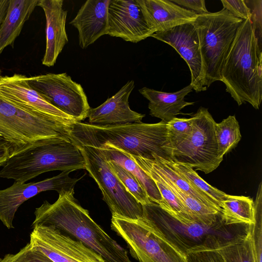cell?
Returning <instances> with one entry per match:
<instances>
[{
	"label": "cell",
	"mask_w": 262,
	"mask_h": 262,
	"mask_svg": "<svg viewBox=\"0 0 262 262\" xmlns=\"http://www.w3.org/2000/svg\"><path fill=\"white\" fill-rule=\"evenodd\" d=\"M142 206V219L158 234L186 256L195 251L218 250L250 233V225H227L222 216L207 224L165 210L150 202Z\"/></svg>",
	"instance_id": "cell-1"
},
{
	"label": "cell",
	"mask_w": 262,
	"mask_h": 262,
	"mask_svg": "<svg viewBox=\"0 0 262 262\" xmlns=\"http://www.w3.org/2000/svg\"><path fill=\"white\" fill-rule=\"evenodd\" d=\"M74 194H59L53 204L44 201L35 210L32 227H53L82 242L105 262H133L127 251L92 219L89 211L76 202Z\"/></svg>",
	"instance_id": "cell-2"
},
{
	"label": "cell",
	"mask_w": 262,
	"mask_h": 262,
	"mask_svg": "<svg viewBox=\"0 0 262 262\" xmlns=\"http://www.w3.org/2000/svg\"><path fill=\"white\" fill-rule=\"evenodd\" d=\"M70 138L76 144L100 147L108 145L132 155L154 159L156 155L172 160V148L167 140V123L142 122L98 126L75 122Z\"/></svg>",
	"instance_id": "cell-3"
},
{
	"label": "cell",
	"mask_w": 262,
	"mask_h": 262,
	"mask_svg": "<svg viewBox=\"0 0 262 262\" xmlns=\"http://www.w3.org/2000/svg\"><path fill=\"white\" fill-rule=\"evenodd\" d=\"M221 81L239 106L250 103L258 110L262 99V48L251 19L243 20L221 72Z\"/></svg>",
	"instance_id": "cell-4"
},
{
	"label": "cell",
	"mask_w": 262,
	"mask_h": 262,
	"mask_svg": "<svg viewBox=\"0 0 262 262\" xmlns=\"http://www.w3.org/2000/svg\"><path fill=\"white\" fill-rule=\"evenodd\" d=\"M85 169L83 155L70 137L42 141L11 155L0 177L25 183L44 172Z\"/></svg>",
	"instance_id": "cell-5"
},
{
	"label": "cell",
	"mask_w": 262,
	"mask_h": 262,
	"mask_svg": "<svg viewBox=\"0 0 262 262\" xmlns=\"http://www.w3.org/2000/svg\"><path fill=\"white\" fill-rule=\"evenodd\" d=\"M243 21L223 8L198 15L193 23L199 37L206 89L213 82L221 81L225 61Z\"/></svg>",
	"instance_id": "cell-6"
},
{
	"label": "cell",
	"mask_w": 262,
	"mask_h": 262,
	"mask_svg": "<svg viewBox=\"0 0 262 262\" xmlns=\"http://www.w3.org/2000/svg\"><path fill=\"white\" fill-rule=\"evenodd\" d=\"M72 125L0 99V136L10 143L11 155L42 141L69 137Z\"/></svg>",
	"instance_id": "cell-7"
},
{
	"label": "cell",
	"mask_w": 262,
	"mask_h": 262,
	"mask_svg": "<svg viewBox=\"0 0 262 262\" xmlns=\"http://www.w3.org/2000/svg\"><path fill=\"white\" fill-rule=\"evenodd\" d=\"M76 144L84 157L85 169L97 184L112 215L132 220L142 218V205L126 189L113 171L101 150L93 146Z\"/></svg>",
	"instance_id": "cell-8"
},
{
	"label": "cell",
	"mask_w": 262,
	"mask_h": 262,
	"mask_svg": "<svg viewBox=\"0 0 262 262\" xmlns=\"http://www.w3.org/2000/svg\"><path fill=\"white\" fill-rule=\"evenodd\" d=\"M111 228L127 244L138 262H187L186 256L158 234L142 218L112 215Z\"/></svg>",
	"instance_id": "cell-9"
},
{
	"label": "cell",
	"mask_w": 262,
	"mask_h": 262,
	"mask_svg": "<svg viewBox=\"0 0 262 262\" xmlns=\"http://www.w3.org/2000/svg\"><path fill=\"white\" fill-rule=\"evenodd\" d=\"M191 117V133L172 150V160L207 174L216 169L223 161L218 157L216 122L204 107H200Z\"/></svg>",
	"instance_id": "cell-10"
},
{
	"label": "cell",
	"mask_w": 262,
	"mask_h": 262,
	"mask_svg": "<svg viewBox=\"0 0 262 262\" xmlns=\"http://www.w3.org/2000/svg\"><path fill=\"white\" fill-rule=\"evenodd\" d=\"M27 80L45 100L76 122L88 118L91 107L85 93L67 73H48L27 77Z\"/></svg>",
	"instance_id": "cell-11"
},
{
	"label": "cell",
	"mask_w": 262,
	"mask_h": 262,
	"mask_svg": "<svg viewBox=\"0 0 262 262\" xmlns=\"http://www.w3.org/2000/svg\"><path fill=\"white\" fill-rule=\"evenodd\" d=\"M71 171H62L53 177L29 183L15 181L9 187L0 190V221L9 229L13 228V221L19 207L26 201L48 190L58 194L74 193V187L81 178H71Z\"/></svg>",
	"instance_id": "cell-12"
},
{
	"label": "cell",
	"mask_w": 262,
	"mask_h": 262,
	"mask_svg": "<svg viewBox=\"0 0 262 262\" xmlns=\"http://www.w3.org/2000/svg\"><path fill=\"white\" fill-rule=\"evenodd\" d=\"M29 243L54 262H105L82 242L51 226L33 227Z\"/></svg>",
	"instance_id": "cell-13"
},
{
	"label": "cell",
	"mask_w": 262,
	"mask_h": 262,
	"mask_svg": "<svg viewBox=\"0 0 262 262\" xmlns=\"http://www.w3.org/2000/svg\"><path fill=\"white\" fill-rule=\"evenodd\" d=\"M152 37L171 46L186 62L191 73L190 84L196 92L207 90L199 37L193 24L176 26L164 32L154 33Z\"/></svg>",
	"instance_id": "cell-14"
},
{
	"label": "cell",
	"mask_w": 262,
	"mask_h": 262,
	"mask_svg": "<svg viewBox=\"0 0 262 262\" xmlns=\"http://www.w3.org/2000/svg\"><path fill=\"white\" fill-rule=\"evenodd\" d=\"M0 99L23 108L73 124L71 117L50 103L28 84L27 76L19 74L0 77Z\"/></svg>",
	"instance_id": "cell-15"
},
{
	"label": "cell",
	"mask_w": 262,
	"mask_h": 262,
	"mask_svg": "<svg viewBox=\"0 0 262 262\" xmlns=\"http://www.w3.org/2000/svg\"><path fill=\"white\" fill-rule=\"evenodd\" d=\"M107 35L138 42L155 32L147 25L136 0H110Z\"/></svg>",
	"instance_id": "cell-16"
},
{
	"label": "cell",
	"mask_w": 262,
	"mask_h": 262,
	"mask_svg": "<svg viewBox=\"0 0 262 262\" xmlns=\"http://www.w3.org/2000/svg\"><path fill=\"white\" fill-rule=\"evenodd\" d=\"M134 87V81H128L118 92L102 104L91 108L88 116V123L110 126L141 122L145 115L132 110L129 105V97Z\"/></svg>",
	"instance_id": "cell-17"
},
{
	"label": "cell",
	"mask_w": 262,
	"mask_h": 262,
	"mask_svg": "<svg viewBox=\"0 0 262 262\" xmlns=\"http://www.w3.org/2000/svg\"><path fill=\"white\" fill-rule=\"evenodd\" d=\"M110 0H88L70 23L78 32L79 46L85 49L107 34L108 6Z\"/></svg>",
	"instance_id": "cell-18"
},
{
	"label": "cell",
	"mask_w": 262,
	"mask_h": 262,
	"mask_svg": "<svg viewBox=\"0 0 262 262\" xmlns=\"http://www.w3.org/2000/svg\"><path fill=\"white\" fill-rule=\"evenodd\" d=\"M61 0H39L37 6L43 10L46 20V48L42 63L52 67L68 42L66 30L67 11Z\"/></svg>",
	"instance_id": "cell-19"
},
{
	"label": "cell",
	"mask_w": 262,
	"mask_h": 262,
	"mask_svg": "<svg viewBox=\"0 0 262 262\" xmlns=\"http://www.w3.org/2000/svg\"><path fill=\"white\" fill-rule=\"evenodd\" d=\"M145 20L155 33L193 24L198 15L168 0H136Z\"/></svg>",
	"instance_id": "cell-20"
},
{
	"label": "cell",
	"mask_w": 262,
	"mask_h": 262,
	"mask_svg": "<svg viewBox=\"0 0 262 262\" xmlns=\"http://www.w3.org/2000/svg\"><path fill=\"white\" fill-rule=\"evenodd\" d=\"M193 88L190 84L173 93H167L146 87L139 90V93L149 101V114L166 123L180 114L185 107L194 102L185 101V97Z\"/></svg>",
	"instance_id": "cell-21"
},
{
	"label": "cell",
	"mask_w": 262,
	"mask_h": 262,
	"mask_svg": "<svg viewBox=\"0 0 262 262\" xmlns=\"http://www.w3.org/2000/svg\"><path fill=\"white\" fill-rule=\"evenodd\" d=\"M37 3L38 0H9L0 25V54L6 47L13 44Z\"/></svg>",
	"instance_id": "cell-22"
},
{
	"label": "cell",
	"mask_w": 262,
	"mask_h": 262,
	"mask_svg": "<svg viewBox=\"0 0 262 262\" xmlns=\"http://www.w3.org/2000/svg\"><path fill=\"white\" fill-rule=\"evenodd\" d=\"M97 147L101 150L107 161L119 165L136 177L146 192L150 202L160 206L164 205L162 196L154 181L132 158L124 152L111 146L103 145Z\"/></svg>",
	"instance_id": "cell-23"
},
{
	"label": "cell",
	"mask_w": 262,
	"mask_h": 262,
	"mask_svg": "<svg viewBox=\"0 0 262 262\" xmlns=\"http://www.w3.org/2000/svg\"><path fill=\"white\" fill-rule=\"evenodd\" d=\"M145 160L153 169L166 181L171 191L181 201L188 216L193 220L202 222L207 224H211L216 222L222 216V212H220L208 206L191 195L178 188L155 169L150 164L148 159H145Z\"/></svg>",
	"instance_id": "cell-24"
},
{
	"label": "cell",
	"mask_w": 262,
	"mask_h": 262,
	"mask_svg": "<svg viewBox=\"0 0 262 262\" xmlns=\"http://www.w3.org/2000/svg\"><path fill=\"white\" fill-rule=\"evenodd\" d=\"M221 208L223 217L227 225L254 223V201L248 196L229 195L222 202Z\"/></svg>",
	"instance_id": "cell-25"
},
{
	"label": "cell",
	"mask_w": 262,
	"mask_h": 262,
	"mask_svg": "<svg viewBox=\"0 0 262 262\" xmlns=\"http://www.w3.org/2000/svg\"><path fill=\"white\" fill-rule=\"evenodd\" d=\"M154 159H148L150 164L172 184L208 206L222 212V208L220 207L192 188L188 182L173 168L169 160H165L156 155H154Z\"/></svg>",
	"instance_id": "cell-26"
},
{
	"label": "cell",
	"mask_w": 262,
	"mask_h": 262,
	"mask_svg": "<svg viewBox=\"0 0 262 262\" xmlns=\"http://www.w3.org/2000/svg\"><path fill=\"white\" fill-rule=\"evenodd\" d=\"M169 161L173 168L192 188L222 207V202L229 197V194L209 184L190 166L172 160Z\"/></svg>",
	"instance_id": "cell-27"
},
{
	"label": "cell",
	"mask_w": 262,
	"mask_h": 262,
	"mask_svg": "<svg viewBox=\"0 0 262 262\" xmlns=\"http://www.w3.org/2000/svg\"><path fill=\"white\" fill-rule=\"evenodd\" d=\"M124 153L132 158L154 181L164 202L163 206H160L161 207L175 213L187 215L181 201L171 191L166 181L153 169L144 158Z\"/></svg>",
	"instance_id": "cell-28"
},
{
	"label": "cell",
	"mask_w": 262,
	"mask_h": 262,
	"mask_svg": "<svg viewBox=\"0 0 262 262\" xmlns=\"http://www.w3.org/2000/svg\"><path fill=\"white\" fill-rule=\"evenodd\" d=\"M218 157L223 159L225 155L235 148L242 138L239 125L235 116H229L215 126Z\"/></svg>",
	"instance_id": "cell-29"
},
{
	"label": "cell",
	"mask_w": 262,
	"mask_h": 262,
	"mask_svg": "<svg viewBox=\"0 0 262 262\" xmlns=\"http://www.w3.org/2000/svg\"><path fill=\"white\" fill-rule=\"evenodd\" d=\"M225 262H256L249 234L245 238L217 250Z\"/></svg>",
	"instance_id": "cell-30"
},
{
	"label": "cell",
	"mask_w": 262,
	"mask_h": 262,
	"mask_svg": "<svg viewBox=\"0 0 262 262\" xmlns=\"http://www.w3.org/2000/svg\"><path fill=\"white\" fill-rule=\"evenodd\" d=\"M262 183H259L254 204V221L250 225V236L255 261L262 262Z\"/></svg>",
	"instance_id": "cell-31"
},
{
	"label": "cell",
	"mask_w": 262,
	"mask_h": 262,
	"mask_svg": "<svg viewBox=\"0 0 262 262\" xmlns=\"http://www.w3.org/2000/svg\"><path fill=\"white\" fill-rule=\"evenodd\" d=\"M108 162L126 189L139 203L143 205L151 202L146 192L135 177L119 165L112 162Z\"/></svg>",
	"instance_id": "cell-32"
},
{
	"label": "cell",
	"mask_w": 262,
	"mask_h": 262,
	"mask_svg": "<svg viewBox=\"0 0 262 262\" xmlns=\"http://www.w3.org/2000/svg\"><path fill=\"white\" fill-rule=\"evenodd\" d=\"M192 119L175 117L167 123V140L172 150L186 140L191 134Z\"/></svg>",
	"instance_id": "cell-33"
},
{
	"label": "cell",
	"mask_w": 262,
	"mask_h": 262,
	"mask_svg": "<svg viewBox=\"0 0 262 262\" xmlns=\"http://www.w3.org/2000/svg\"><path fill=\"white\" fill-rule=\"evenodd\" d=\"M0 262H54L30 243L18 252L6 254L0 258Z\"/></svg>",
	"instance_id": "cell-34"
},
{
	"label": "cell",
	"mask_w": 262,
	"mask_h": 262,
	"mask_svg": "<svg viewBox=\"0 0 262 262\" xmlns=\"http://www.w3.org/2000/svg\"><path fill=\"white\" fill-rule=\"evenodd\" d=\"M223 8L234 17L245 20L251 19V11L244 0H221Z\"/></svg>",
	"instance_id": "cell-35"
},
{
	"label": "cell",
	"mask_w": 262,
	"mask_h": 262,
	"mask_svg": "<svg viewBox=\"0 0 262 262\" xmlns=\"http://www.w3.org/2000/svg\"><path fill=\"white\" fill-rule=\"evenodd\" d=\"M248 7L250 8L252 16L251 20L255 30V34L258 43L262 48L261 45V5L262 1H245Z\"/></svg>",
	"instance_id": "cell-36"
},
{
	"label": "cell",
	"mask_w": 262,
	"mask_h": 262,
	"mask_svg": "<svg viewBox=\"0 0 262 262\" xmlns=\"http://www.w3.org/2000/svg\"><path fill=\"white\" fill-rule=\"evenodd\" d=\"M187 262H225L217 250L192 252L186 255Z\"/></svg>",
	"instance_id": "cell-37"
},
{
	"label": "cell",
	"mask_w": 262,
	"mask_h": 262,
	"mask_svg": "<svg viewBox=\"0 0 262 262\" xmlns=\"http://www.w3.org/2000/svg\"><path fill=\"white\" fill-rule=\"evenodd\" d=\"M179 6L192 11L197 15L208 13L204 0H172L171 1Z\"/></svg>",
	"instance_id": "cell-38"
},
{
	"label": "cell",
	"mask_w": 262,
	"mask_h": 262,
	"mask_svg": "<svg viewBox=\"0 0 262 262\" xmlns=\"http://www.w3.org/2000/svg\"><path fill=\"white\" fill-rule=\"evenodd\" d=\"M12 154V148L10 143L0 136V166L5 164Z\"/></svg>",
	"instance_id": "cell-39"
},
{
	"label": "cell",
	"mask_w": 262,
	"mask_h": 262,
	"mask_svg": "<svg viewBox=\"0 0 262 262\" xmlns=\"http://www.w3.org/2000/svg\"><path fill=\"white\" fill-rule=\"evenodd\" d=\"M9 0H0V25L6 14ZM1 76H0L1 77Z\"/></svg>",
	"instance_id": "cell-40"
}]
</instances>
